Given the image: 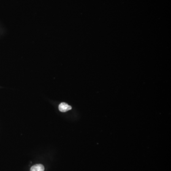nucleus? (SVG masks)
Masks as SVG:
<instances>
[{"label": "nucleus", "instance_id": "obj_1", "mask_svg": "<svg viewBox=\"0 0 171 171\" xmlns=\"http://www.w3.org/2000/svg\"><path fill=\"white\" fill-rule=\"evenodd\" d=\"M58 109H59L60 111L62 112H65L68 111L69 110H71L72 109V107L66 103L63 102V103L60 104V105L58 106Z\"/></svg>", "mask_w": 171, "mask_h": 171}, {"label": "nucleus", "instance_id": "obj_2", "mask_svg": "<svg viewBox=\"0 0 171 171\" xmlns=\"http://www.w3.org/2000/svg\"><path fill=\"white\" fill-rule=\"evenodd\" d=\"M31 171H44V167L42 164H35L31 167Z\"/></svg>", "mask_w": 171, "mask_h": 171}]
</instances>
